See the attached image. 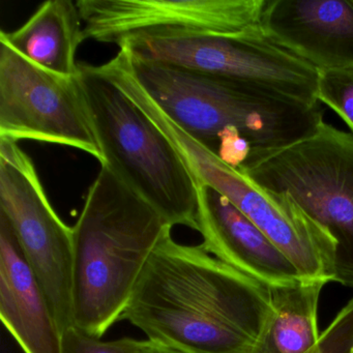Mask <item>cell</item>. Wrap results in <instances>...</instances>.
I'll use <instances>...</instances> for the list:
<instances>
[{"mask_svg":"<svg viewBox=\"0 0 353 353\" xmlns=\"http://www.w3.org/2000/svg\"><path fill=\"white\" fill-rule=\"evenodd\" d=\"M165 232L121 319L183 353H255L274 314L263 283Z\"/></svg>","mask_w":353,"mask_h":353,"instance_id":"cell-1","label":"cell"},{"mask_svg":"<svg viewBox=\"0 0 353 353\" xmlns=\"http://www.w3.org/2000/svg\"><path fill=\"white\" fill-rule=\"evenodd\" d=\"M117 55L171 121L233 168H241L254 152L307 137L324 121L320 103L309 104L243 82L142 61L125 49Z\"/></svg>","mask_w":353,"mask_h":353,"instance_id":"cell-2","label":"cell"},{"mask_svg":"<svg viewBox=\"0 0 353 353\" xmlns=\"http://www.w3.org/2000/svg\"><path fill=\"white\" fill-rule=\"evenodd\" d=\"M172 228L102 165L73 227L74 325L102 339L123 317L158 243Z\"/></svg>","mask_w":353,"mask_h":353,"instance_id":"cell-3","label":"cell"},{"mask_svg":"<svg viewBox=\"0 0 353 353\" xmlns=\"http://www.w3.org/2000/svg\"><path fill=\"white\" fill-rule=\"evenodd\" d=\"M78 78L104 157L102 165L169 225L197 230V181L168 138L96 65L79 63Z\"/></svg>","mask_w":353,"mask_h":353,"instance_id":"cell-4","label":"cell"},{"mask_svg":"<svg viewBox=\"0 0 353 353\" xmlns=\"http://www.w3.org/2000/svg\"><path fill=\"white\" fill-rule=\"evenodd\" d=\"M239 169L290 196L328 231L336 243L334 282L353 289V133L322 121L294 143L254 152Z\"/></svg>","mask_w":353,"mask_h":353,"instance_id":"cell-5","label":"cell"},{"mask_svg":"<svg viewBox=\"0 0 353 353\" xmlns=\"http://www.w3.org/2000/svg\"><path fill=\"white\" fill-rule=\"evenodd\" d=\"M129 97L168 138L196 181L230 200L290 259L301 279L334 282V239L290 196L270 191L223 162L171 121L140 86Z\"/></svg>","mask_w":353,"mask_h":353,"instance_id":"cell-6","label":"cell"},{"mask_svg":"<svg viewBox=\"0 0 353 353\" xmlns=\"http://www.w3.org/2000/svg\"><path fill=\"white\" fill-rule=\"evenodd\" d=\"M119 47L142 61L243 82L309 104L319 103L316 99L318 72L263 34L159 32L130 37Z\"/></svg>","mask_w":353,"mask_h":353,"instance_id":"cell-7","label":"cell"},{"mask_svg":"<svg viewBox=\"0 0 353 353\" xmlns=\"http://www.w3.org/2000/svg\"><path fill=\"white\" fill-rule=\"evenodd\" d=\"M0 212L13 227L65 332L74 326L73 228L49 201L32 159L9 139H0Z\"/></svg>","mask_w":353,"mask_h":353,"instance_id":"cell-8","label":"cell"},{"mask_svg":"<svg viewBox=\"0 0 353 353\" xmlns=\"http://www.w3.org/2000/svg\"><path fill=\"white\" fill-rule=\"evenodd\" d=\"M0 139L71 146L104 163L78 75L47 71L1 38Z\"/></svg>","mask_w":353,"mask_h":353,"instance_id":"cell-9","label":"cell"},{"mask_svg":"<svg viewBox=\"0 0 353 353\" xmlns=\"http://www.w3.org/2000/svg\"><path fill=\"white\" fill-rule=\"evenodd\" d=\"M266 0H79L85 40L119 46L138 34H262Z\"/></svg>","mask_w":353,"mask_h":353,"instance_id":"cell-10","label":"cell"},{"mask_svg":"<svg viewBox=\"0 0 353 353\" xmlns=\"http://www.w3.org/2000/svg\"><path fill=\"white\" fill-rule=\"evenodd\" d=\"M260 28L317 72L353 68V0H266Z\"/></svg>","mask_w":353,"mask_h":353,"instance_id":"cell-11","label":"cell"},{"mask_svg":"<svg viewBox=\"0 0 353 353\" xmlns=\"http://www.w3.org/2000/svg\"><path fill=\"white\" fill-rule=\"evenodd\" d=\"M196 223L202 247L224 263L270 288L301 280L290 259L230 200L205 183H197Z\"/></svg>","mask_w":353,"mask_h":353,"instance_id":"cell-12","label":"cell"},{"mask_svg":"<svg viewBox=\"0 0 353 353\" xmlns=\"http://www.w3.org/2000/svg\"><path fill=\"white\" fill-rule=\"evenodd\" d=\"M0 316L26 353H63V332L22 251L0 212Z\"/></svg>","mask_w":353,"mask_h":353,"instance_id":"cell-13","label":"cell"},{"mask_svg":"<svg viewBox=\"0 0 353 353\" xmlns=\"http://www.w3.org/2000/svg\"><path fill=\"white\" fill-rule=\"evenodd\" d=\"M77 3L48 0L18 30L0 32V38L32 63L65 77H76V55L85 41Z\"/></svg>","mask_w":353,"mask_h":353,"instance_id":"cell-14","label":"cell"},{"mask_svg":"<svg viewBox=\"0 0 353 353\" xmlns=\"http://www.w3.org/2000/svg\"><path fill=\"white\" fill-rule=\"evenodd\" d=\"M326 283L301 280L270 288L274 314L255 353H310L319 341L318 307Z\"/></svg>","mask_w":353,"mask_h":353,"instance_id":"cell-15","label":"cell"},{"mask_svg":"<svg viewBox=\"0 0 353 353\" xmlns=\"http://www.w3.org/2000/svg\"><path fill=\"white\" fill-rule=\"evenodd\" d=\"M316 99L334 111L353 133V68L318 72Z\"/></svg>","mask_w":353,"mask_h":353,"instance_id":"cell-16","label":"cell"},{"mask_svg":"<svg viewBox=\"0 0 353 353\" xmlns=\"http://www.w3.org/2000/svg\"><path fill=\"white\" fill-rule=\"evenodd\" d=\"M143 343L144 340L132 338L102 341L75 325L63 332V353H136Z\"/></svg>","mask_w":353,"mask_h":353,"instance_id":"cell-17","label":"cell"},{"mask_svg":"<svg viewBox=\"0 0 353 353\" xmlns=\"http://www.w3.org/2000/svg\"><path fill=\"white\" fill-rule=\"evenodd\" d=\"M352 345L353 299L320 334L317 345L310 353H349Z\"/></svg>","mask_w":353,"mask_h":353,"instance_id":"cell-18","label":"cell"},{"mask_svg":"<svg viewBox=\"0 0 353 353\" xmlns=\"http://www.w3.org/2000/svg\"><path fill=\"white\" fill-rule=\"evenodd\" d=\"M136 353H183L170 347L152 342L150 340H144L143 345L140 347L139 350Z\"/></svg>","mask_w":353,"mask_h":353,"instance_id":"cell-19","label":"cell"},{"mask_svg":"<svg viewBox=\"0 0 353 353\" xmlns=\"http://www.w3.org/2000/svg\"><path fill=\"white\" fill-rule=\"evenodd\" d=\"M349 353H353V345H352V347H351L350 352H349Z\"/></svg>","mask_w":353,"mask_h":353,"instance_id":"cell-20","label":"cell"}]
</instances>
